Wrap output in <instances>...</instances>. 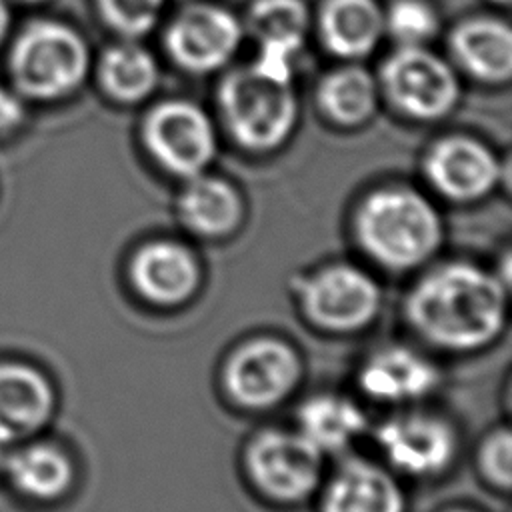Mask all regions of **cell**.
<instances>
[{
    "instance_id": "1",
    "label": "cell",
    "mask_w": 512,
    "mask_h": 512,
    "mask_svg": "<svg viewBox=\"0 0 512 512\" xmlns=\"http://www.w3.org/2000/svg\"><path fill=\"white\" fill-rule=\"evenodd\" d=\"M506 284L498 272L472 262L438 264L408 290L406 322L422 342L444 352L486 348L506 326Z\"/></svg>"
},
{
    "instance_id": "2",
    "label": "cell",
    "mask_w": 512,
    "mask_h": 512,
    "mask_svg": "<svg viewBox=\"0 0 512 512\" xmlns=\"http://www.w3.org/2000/svg\"><path fill=\"white\" fill-rule=\"evenodd\" d=\"M352 230L360 250L388 272L424 266L444 240L436 206L416 188L400 184L368 192L354 210Z\"/></svg>"
},
{
    "instance_id": "3",
    "label": "cell",
    "mask_w": 512,
    "mask_h": 512,
    "mask_svg": "<svg viewBox=\"0 0 512 512\" xmlns=\"http://www.w3.org/2000/svg\"><path fill=\"white\" fill-rule=\"evenodd\" d=\"M218 108L228 134L250 152L282 146L298 122L292 82L260 74L250 64L228 72L218 86Z\"/></svg>"
},
{
    "instance_id": "4",
    "label": "cell",
    "mask_w": 512,
    "mask_h": 512,
    "mask_svg": "<svg viewBox=\"0 0 512 512\" xmlns=\"http://www.w3.org/2000/svg\"><path fill=\"white\" fill-rule=\"evenodd\" d=\"M90 62V48L72 26L34 22L16 38L8 66L20 94L58 100L84 84Z\"/></svg>"
},
{
    "instance_id": "5",
    "label": "cell",
    "mask_w": 512,
    "mask_h": 512,
    "mask_svg": "<svg viewBox=\"0 0 512 512\" xmlns=\"http://www.w3.org/2000/svg\"><path fill=\"white\" fill-rule=\"evenodd\" d=\"M142 146L170 176L188 180L208 172L218 154V134L212 118L184 98L152 106L142 120Z\"/></svg>"
},
{
    "instance_id": "6",
    "label": "cell",
    "mask_w": 512,
    "mask_h": 512,
    "mask_svg": "<svg viewBox=\"0 0 512 512\" xmlns=\"http://www.w3.org/2000/svg\"><path fill=\"white\" fill-rule=\"evenodd\" d=\"M380 94L404 116L434 122L460 100L456 70L426 46H398L382 64Z\"/></svg>"
},
{
    "instance_id": "7",
    "label": "cell",
    "mask_w": 512,
    "mask_h": 512,
    "mask_svg": "<svg viewBox=\"0 0 512 512\" xmlns=\"http://www.w3.org/2000/svg\"><path fill=\"white\" fill-rule=\"evenodd\" d=\"M296 290L304 318L318 330L332 334H352L366 328L382 304L376 278L348 262L314 270L298 282Z\"/></svg>"
},
{
    "instance_id": "8",
    "label": "cell",
    "mask_w": 512,
    "mask_h": 512,
    "mask_svg": "<svg viewBox=\"0 0 512 512\" xmlns=\"http://www.w3.org/2000/svg\"><path fill=\"white\" fill-rule=\"evenodd\" d=\"M302 376L294 346L276 336H256L236 346L222 366L226 396L246 410H266L288 398Z\"/></svg>"
},
{
    "instance_id": "9",
    "label": "cell",
    "mask_w": 512,
    "mask_h": 512,
    "mask_svg": "<svg viewBox=\"0 0 512 512\" xmlns=\"http://www.w3.org/2000/svg\"><path fill=\"white\" fill-rule=\"evenodd\" d=\"M324 454L296 428H268L246 446L244 466L254 488L276 502H300L320 488Z\"/></svg>"
},
{
    "instance_id": "10",
    "label": "cell",
    "mask_w": 512,
    "mask_h": 512,
    "mask_svg": "<svg viewBox=\"0 0 512 512\" xmlns=\"http://www.w3.org/2000/svg\"><path fill=\"white\" fill-rule=\"evenodd\" d=\"M374 440L392 472L410 478H436L448 470L458 452V434L438 412L404 406L388 416Z\"/></svg>"
},
{
    "instance_id": "11",
    "label": "cell",
    "mask_w": 512,
    "mask_h": 512,
    "mask_svg": "<svg viewBox=\"0 0 512 512\" xmlns=\"http://www.w3.org/2000/svg\"><path fill=\"white\" fill-rule=\"evenodd\" d=\"M242 36L244 26L232 10L194 2L170 20L164 46L178 68L202 76L224 68L238 52Z\"/></svg>"
},
{
    "instance_id": "12",
    "label": "cell",
    "mask_w": 512,
    "mask_h": 512,
    "mask_svg": "<svg viewBox=\"0 0 512 512\" xmlns=\"http://www.w3.org/2000/svg\"><path fill=\"white\" fill-rule=\"evenodd\" d=\"M424 176L432 190L452 202H476L488 196L502 176L496 154L472 136L452 134L430 146Z\"/></svg>"
},
{
    "instance_id": "13",
    "label": "cell",
    "mask_w": 512,
    "mask_h": 512,
    "mask_svg": "<svg viewBox=\"0 0 512 512\" xmlns=\"http://www.w3.org/2000/svg\"><path fill=\"white\" fill-rule=\"evenodd\" d=\"M132 290L148 304L174 308L186 304L200 288L202 268L196 254L178 240L144 242L128 262Z\"/></svg>"
},
{
    "instance_id": "14",
    "label": "cell",
    "mask_w": 512,
    "mask_h": 512,
    "mask_svg": "<svg viewBox=\"0 0 512 512\" xmlns=\"http://www.w3.org/2000/svg\"><path fill=\"white\" fill-rule=\"evenodd\" d=\"M56 406V388L42 368L26 360H0V444L40 436Z\"/></svg>"
},
{
    "instance_id": "15",
    "label": "cell",
    "mask_w": 512,
    "mask_h": 512,
    "mask_svg": "<svg viewBox=\"0 0 512 512\" xmlns=\"http://www.w3.org/2000/svg\"><path fill=\"white\" fill-rule=\"evenodd\" d=\"M256 40L258 52L250 64L264 76L292 82V66L310 26L304 0H254L242 24Z\"/></svg>"
},
{
    "instance_id": "16",
    "label": "cell",
    "mask_w": 512,
    "mask_h": 512,
    "mask_svg": "<svg viewBox=\"0 0 512 512\" xmlns=\"http://www.w3.org/2000/svg\"><path fill=\"white\" fill-rule=\"evenodd\" d=\"M440 386L438 366L420 350L406 344H388L360 364L358 388L372 402L412 406Z\"/></svg>"
},
{
    "instance_id": "17",
    "label": "cell",
    "mask_w": 512,
    "mask_h": 512,
    "mask_svg": "<svg viewBox=\"0 0 512 512\" xmlns=\"http://www.w3.org/2000/svg\"><path fill=\"white\" fill-rule=\"evenodd\" d=\"M0 476L20 498L50 504L72 490L76 464L62 444L34 436L6 450Z\"/></svg>"
},
{
    "instance_id": "18",
    "label": "cell",
    "mask_w": 512,
    "mask_h": 512,
    "mask_svg": "<svg viewBox=\"0 0 512 512\" xmlns=\"http://www.w3.org/2000/svg\"><path fill=\"white\" fill-rule=\"evenodd\" d=\"M404 492L390 468L348 458L332 472L320 494V512H404Z\"/></svg>"
},
{
    "instance_id": "19",
    "label": "cell",
    "mask_w": 512,
    "mask_h": 512,
    "mask_svg": "<svg viewBox=\"0 0 512 512\" xmlns=\"http://www.w3.org/2000/svg\"><path fill=\"white\" fill-rule=\"evenodd\" d=\"M176 214L186 230L218 240L234 234L244 218V200L228 180L202 172L188 180L176 198Z\"/></svg>"
},
{
    "instance_id": "20",
    "label": "cell",
    "mask_w": 512,
    "mask_h": 512,
    "mask_svg": "<svg viewBox=\"0 0 512 512\" xmlns=\"http://www.w3.org/2000/svg\"><path fill=\"white\" fill-rule=\"evenodd\" d=\"M324 48L346 62L370 56L382 42L384 10L376 0H324L318 12Z\"/></svg>"
},
{
    "instance_id": "21",
    "label": "cell",
    "mask_w": 512,
    "mask_h": 512,
    "mask_svg": "<svg viewBox=\"0 0 512 512\" xmlns=\"http://www.w3.org/2000/svg\"><path fill=\"white\" fill-rule=\"evenodd\" d=\"M450 52L458 66L488 84L506 82L512 74V32L494 16H474L450 32Z\"/></svg>"
},
{
    "instance_id": "22",
    "label": "cell",
    "mask_w": 512,
    "mask_h": 512,
    "mask_svg": "<svg viewBox=\"0 0 512 512\" xmlns=\"http://www.w3.org/2000/svg\"><path fill=\"white\" fill-rule=\"evenodd\" d=\"M316 102L332 124L340 128L364 126L378 110V78L360 64H342L322 76L316 88Z\"/></svg>"
},
{
    "instance_id": "23",
    "label": "cell",
    "mask_w": 512,
    "mask_h": 512,
    "mask_svg": "<svg viewBox=\"0 0 512 512\" xmlns=\"http://www.w3.org/2000/svg\"><path fill=\"white\" fill-rule=\"evenodd\" d=\"M298 432L324 456L340 454L368 428L364 410L350 398L322 392L310 396L296 414Z\"/></svg>"
},
{
    "instance_id": "24",
    "label": "cell",
    "mask_w": 512,
    "mask_h": 512,
    "mask_svg": "<svg viewBox=\"0 0 512 512\" xmlns=\"http://www.w3.org/2000/svg\"><path fill=\"white\" fill-rule=\"evenodd\" d=\"M98 82L108 98L118 104H138L152 96L160 82L154 54L138 40L122 38L108 46L96 64Z\"/></svg>"
},
{
    "instance_id": "25",
    "label": "cell",
    "mask_w": 512,
    "mask_h": 512,
    "mask_svg": "<svg viewBox=\"0 0 512 512\" xmlns=\"http://www.w3.org/2000/svg\"><path fill=\"white\" fill-rule=\"evenodd\" d=\"M384 30L398 46H426L440 32V18L426 0H394L384 10Z\"/></svg>"
},
{
    "instance_id": "26",
    "label": "cell",
    "mask_w": 512,
    "mask_h": 512,
    "mask_svg": "<svg viewBox=\"0 0 512 512\" xmlns=\"http://www.w3.org/2000/svg\"><path fill=\"white\" fill-rule=\"evenodd\" d=\"M166 0H96V8L110 30L128 40L146 36L160 18Z\"/></svg>"
},
{
    "instance_id": "27",
    "label": "cell",
    "mask_w": 512,
    "mask_h": 512,
    "mask_svg": "<svg viewBox=\"0 0 512 512\" xmlns=\"http://www.w3.org/2000/svg\"><path fill=\"white\" fill-rule=\"evenodd\" d=\"M478 470L492 488L502 492L510 488L512 442L508 428H498L484 438L478 448Z\"/></svg>"
},
{
    "instance_id": "28",
    "label": "cell",
    "mask_w": 512,
    "mask_h": 512,
    "mask_svg": "<svg viewBox=\"0 0 512 512\" xmlns=\"http://www.w3.org/2000/svg\"><path fill=\"white\" fill-rule=\"evenodd\" d=\"M26 116L20 96L0 86V136L16 130Z\"/></svg>"
},
{
    "instance_id": "29",
    "label": "cell",
    "mask_w": 512,
    "mask_h": 512,
    "mask_svg": "<svg viewBox=\"0 0 512 512\" xmlns=\"http://www.w3.org/2000/svg\"><path fill=\"white\" fill-rule=\"evenodd\" d=\"M8 28H10V10H8V4L0 0V44L4 42Z\"/></svg>"
},
{
    "instance_id": "30",
    "label": "cell",
    "mask_w": 512,
    "mask_h": 512,
    "mask_svg": "<svg viewBox=\"0 0 512 512\" xmlns=\"http://www.w3.org/2000/svg\"><path fill=\"white\" fill-rule=\"evenodd\" d=\"M444 512H478V510H474V508H462V506H456V508H448V510H444Z\"/></svg>"
},
{
    "instance_id": "31",
    "label": "cell",
    "mask_w": 512,
    "mask_h": 512,
    "mask_svg": "<svg viewBox=\"0 0 512 512\" xmlns=\"http://www.w3.org/2000/svg\"><path fill=\"white\" fill-rule=\"evenodd\" d=\"M18 2H24V4H36V2H44V0H18Z\"/></svg>"
},
{
    "instance_id": "32",
    "label": "cell",
    "mask_w": 512,
    "mask_h": 512,
    "mask_svg": "<svg viewBox=\"0 0 512 512\" xmlns=\"http://www.w3.org/2000/svg\"><path fill=\"white\" fill-rule=\"evenodd\" d=\"M492 2H496V4H508L510 0H492Z\"/></svg>"
}]
</instances>
